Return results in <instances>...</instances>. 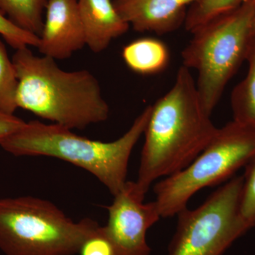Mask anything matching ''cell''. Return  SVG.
<instances>
[{"label": "cell", "mask_w": 255, "mask_h": 255, "mask_svg": "<svg viewBox=\"0 0 255 255\" xmlns=\"http://www.w3.org/2000/svg\"><path fill=\"white\" fill-rule=\"evenodd\" d=\"M201 103L196 80L182 65L165 95L151 106L136 183L147 194L153 183L182 170L202 152L218 128Z\"/></svg>", "instance_id": "1"}, {"label": "cell", "mask_w": 255, "mask_h": 255, "mask_svg": "<svg viewBox=\"0 0 255 255\" xmlns=\"http://www.w3.org/2000/svg\"><path fill=\"white\" fill-rule=\"evenodd\" d=\"M12 61L18 108L70 130L108 119L110 107L98 80L88 70L66 71L55 60L33 54L28 47L16 50Z\"/></svg>", "instance_id": "2"}, {"label": "cell", "mask_w": 255, "mask_h": 255, "mask_svg": "<svg viewBox=\"0 0 255 255\" xmlns=\"http://www.w3.org/2000/svg\"><path fill=\"white\" fill-rule=\"evenodd\" d=\"M150 113L148 106L122 137L112 142L91 140L57 124L31 121L0 140V147L15 156H46L66 161L95 176L114 196L127 182L129 159L145 132Z\"/></svg>", "instance_id": "3"}, {"label": "cell", "mask_w": 255, "mask_h": 255, "mask_svg": "<svg viewBox=\"0 0 255 255\" xmlns=\"http://www.w3.org/2000/svg\"><path fill=\"white\" fill-rule=\"evenodd\" d=\"M255 0L214 18L191 32L182 65L197 73L196 86L210 114L228 82L246 61L255 31Z\"/></svg>", "instance_id": "4"}, {"label": "cell", "mask_w": 255, "mask_h": 255, "mask_svg": "<svg viewBox=\"0 0 255 255\" xmlns=\"http://www.w3.org/2000/svg\"><path fill=\"white\" fill-rule=\"evenodd\" d=\"M75 222L53 203L33 196L0 199V250L5 255H75L99 228Z\"/></svg>", "instance_id": "5"}, {"label": "cell", "mask_w": 255, "mask_h": 255, "mask_svg": "<svg viewBox=\"0 0 255 255\" xmlns=\"http://www.w3.org/2000/svg\"><path fill=\"white\" fill-rule=\"evenodd\" d=\"M255 156V128L232 121L217 132L187 167L155 183L161 217L176 216L201 189L229 179Z\"/></svg>", "instance_id": "6"}, {"label": "cell", "mask_w": 255, "mask_h": 255, "mask_svg": "<svg viewBox=\"0 0 255 255\" xmlns=\"http://www.w3.org/2000/svg\"><path fill=\"white\" fill-rule=\"evenodd\" d=\"M243 177L230 179L195 209L177 215L168 255H223L251 229L241 213Z\"/></svg>", "instance_id": "7"}, {"label": "cell", "mask_w": 255, "mask_h": 255, "mask_svg": "<svg viewBox=\"0 0 255 255\" xmlns=\"http://www.w3.org/2000/svg\"><path fill=\"white\" fill-rule=\"evenodd\" d=\"M145 193L136 182H127L114 196L104 226L121 255H149L147 231L160 219L155 201L144 203Z\"/></svg>", "instance_id": "8"}, {"label": "cell", "mask_w": 255, "mask_h": 255, "mask_svg": "<svg viewBox=\"0 0 255 255\" xmlns=\"http://www.w3.org/2000/svg\"><path fill=\"white\" fill-rule=\"evenodd\" d=\"M86 46L78 0H48L38 48L54 60L70 58Z\"/></svg>", "instance_id": "9"}, {"label": "cell", "mask_w": 255, "mask_h": 255, "mask_svg": "<svg viewBox=\"0 0 255 255\" xmlns=\"http://www.w3.org/2000/svg\"><path fill=\"white\" fill-rule=\"evenodd\" d=\"M199 0H114L124 21L135 31L167 34L185 21L188 9Z\"/></svg>", "instance_id": "10"}, {"label": "cell", "mask_w": 255, "mask_h": 255, "mask_svg": "<svg viewBox=\"0 0 255 255\" xmlns=\"http://www.w3.org/2000/svg\"><path fill=\"white\" fill-rule=\"evenodd\" d=\"M78 5L86 46L94 53L104 51L130 27L116 9L114 0H78Z\"/></svg>", "instance_id": "11"}, {"label": "cell", "mask_w": 255, "mask_h": 255, "mask_svg": "<svg viewBox=\"0 0 255 255\" xmlns=\"http://www.w3.org/2000/svg\"><path fill=\"white\" fill-rule=\"evenodd\" d=\"M122 57L126 65L134 73L154 75L167 68L170 58L165 43L157 38L144 37L124 47Z\"/></svg>", "instance_id": "12"}, {"label": "cell", "mask_w": 255, "mask_h": 255, "mask_svg": "<svg viewBox=\"0 0 255 255\" xmlns=\"http://www.w3.org/2000/svg\"><path fill=\"white\" fill-rule=\"evenodd\" d=\"M246 62L248 72L231 93V110L233 121L255 128V28Z\"/></svg>", "instance_id": "13"}, {"label": "cell", "mask_w": 255, "mask_h": 255, "mask_svg": "<svg viewBox=\"0 0 255 255\" xmlns=\"http://www.w3.org/2000/svg\"><path fill=\"white\" fill-rule=\"evenodd\" d=\"M47 3L48 0H0V11L21 29L39 37Z\"/></svg>", "instance_id": "14"}, {"label": "cell", "mask_w": 255, "mask_h": 255, "mask_svg": "<svg viewBox=\"0 0 255 255\" xmlns=\"http://www.w3.org/2000/svg\"><path fill=\"white\" fill-rule=\"evenodd\" d=\"M251 1L253 0H199L188 9L184 26L191 33L214 18Z\"/></svg>", "instance_id": "15"}, {"label": "cell", "mask_w": 255, "mask_h": 255, "mask_svg": "<svg viewBox=\"0 0 255 255\" xmlns=\"http://www.w3.org/2000/svg\"><path fill=\"white\" fill-rule=\"evenodd\" d=\"M18 80L12 59L0 40V112L14 115L18 107L16 102Z\"/></svg>", "instance_id": "16"}, {"label": "cell", "mask_w": 255, "mask_h": 255, "mask_svg": "<svg viewBox=\"0 0 255 255\" xmlns=\"http://www.w3.org/2000/svg\"><path fill=\"white\" fill-rule=\"evenodd\" d=\"M243 174L241 209L243 218L251 226L255 227V156L246 167Z\"/></svg>", "instance_id": "17"}, {"label": "cell", "mask_w": 255, "mask_h": 255, "mask_svg": "<svg viewBox=\"0 0 255 255\" xmlns=\"http://www.w3.org/2000/svg\"><path fill=\"white\" fill-rule=\"evenodd\" d=\"M0 35L5 41L14 48L21 49L26 47H38L39 37L24 31L16 26L0 11Z\"/></svg>", "instance_id": "18"}, {"label": "cell", "mask_w": 255, "mask_h": 255, "mask_svg": "<svg viewBox=\"0 0 255 255\" xmlns=\"http://www.w3.org/2000/svg\"><path fill=\"white\" fill-rule=\"evenodd\" d=\"M78 254L80 255H121L117 247L106 233L104 226L84 242Z\"/></svg>", "instance_id": "19"}, {"label": "cell", "mask_w": 255, "mask_h": 255, "mask_svg": "<svg viewBox=\"0 0 255 255\" xmlns=\"http://www.w3.org/2000/svg\"><path fill=\"white\" fill-rule=\"evenodd\" d=\"M26 122L22 119L0 112V140L17 131Z\"/></svg>", "instance_id": "20"}, {"label": "cell", "mask_w": 255, "mask_h": 255, "mask_svg": "<svg viewBox=\"0 0 255 255\" xmlns=\"http://www.w3.org/2000/svg\"></svg>", "instance_id": "21"}]
</instances>
